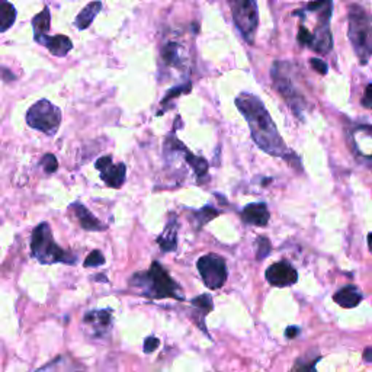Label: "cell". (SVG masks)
Instances as JSON below:
<instances>
[{
  "mask_svg": "<svg viewBox=\"0 0 372 372\" xmlns=\"http://www.w3.org/2000/svg\"><path fill=\"white\" fill-rule=\"evenodd\" d=\"M236 106L249 123L251 138L256 146L275 158H285L286 146L280 136L272 116L258 96L251 93H240L236 99Z\"/></svg>",
  "mask_w": 372,
  "mask_h": 372,
  "instance_id": "6da1fadb",
  "label": "cell"
},
{
  "mask_svg": "<svg viewBox=\"0 0 372 372\" xmlns=\"http://www.w3.org/2000/svg\"><path fill=\"white\" fill-rule=\"evenodd\" d=\"M129 285L137 288L142 297L150 299L175 298L177 301L185 299L181 294V286L171 278V275L159 262H153L149 271L133 275L129 280Z\"/></svg>",
  "mask_w": 372,
  "mask_h": 372,
  "instance_id": "7a4b0ae2",
  "label": "cell"
},
{
  "mask_svg": "<svg viewBox=\"0 0 372 372\" xmlns=\"http://www.w3.org/2000/svg\"><path fill=\"white\" fill-rule=\"evenodd\" d=\"M31 253L41 265H54V263L75 265L77 260L75 255H71L70 251L55 243L51 227L48 223H41L34 229L31 237Z\"/></svg>",
  "mask_w": 372,
  "mask_h": 372,
  "instance_id": "3957f363",
  "label": "cell"
},
{
  "mask_svg": "<svg viewBox=\"0 0 372 372\" xmlns=\"http://www.w3.org/2000/svg\"><path fill=\"white\" fill-rule=\"evenodd\" d=\"M347 37H349L354 50L362 66H367L371 53V19L368 12L359 5H352L347 12Z\"/></svg>",
  "mask_w": 372,
  "mask_h": 372,
  "instance_id": "277c9868",
  "label": "cell"
},
{
  "mask_svg": "<svg viewBox=\"0 0 372 372\" xmlns=\"http://www.w3.org/2000/svg\"><path fill=\"white\" fill-rule=\"evenodd\" d=\"M27 124L47 136H54L62 124V111L50 101L41 99L28 110Z\"/></svg>",
  "mask_w": 372,
  "mask_h": 372,
  "instance_id": "5b68a950",
  "label": "cell"
},
{
  "mask_svg": "<svg viewBox=\"0 0 372 372\" xmlns=\"http://www.w3.org/2000/svg\"><path fill=\"white\" fill-rule=\"evenodd\" d=\"M229 2L237 29L242 32L243 38L251 44L259 25L258 0H229Z\"/></svg>",
  "mask_w": 372,
  "mask_h": 372,
  "instance_id": "8992f818",
  "label": "cell"
},
{
  "mask_svg": "<svg viewBox=\"0 0 372 372\" xmlns=\"http://www.w3.org/2000/svg\"><path fill=\"white\" fill-rule=\"evenodd\" d=\"M197 268L201 275V278L203 280V284H206L210 290H220L221 286H224L227 281V265L224 258L210 253L202 256L197 262Z\"/></svg>",
  "mask_w": 372,
  "mask_h": 372,
  "instance_id": "52a82bcc",
  "label": "cell"
},
{
  "mask_svg": "<svg viewBox=\"0 0 372 372\" xmlns=\"http://www.w3.org/2000/svg\"><path fill=\"white\" fill-rule=\"evenodd\" d=\"M290 70H291V66L288 63L277 62L272 69V79H273L275 86H277V90L284 96L288 105H290L294 110V112L299 116V111L303 110V99L297 92L293 79L290 77Z\"/></svg>",
  "mask_w": 372,
  "mask_h": 372,
  "instance_id": "ba28073f",
  "label": "cell"
},
{
  "mask_svg": "<svg viewBox=\"0 0 372 372\" xmlns=\"http://www.w3.org/2000/svg\"><path fill=\"white\" fill-rule=\"evenodd\" d=\"M83 325H85L88 333L93 336V339H99L106 336L112 326V310H93L88 311L83 317Z\"/></svg>",
  "mask_w": 372,
  "mask_h": 372,
  "instance_id": "9c48e42d",
  "label": "cell"
},
{
  "mask_svg": "<svg viewBox=\"0 0 372 372\" xmlns=\"http://www.w3.org/2000/svg\"><path fill=\"white\" fill-rule=\"evenodd\" d=\"M95 166H96V169L101 172L102 181L110 188L118 189L124 185L125 175H127L124 163L114 164L111 156H103V158L98 159Z\"/></svg>",
  "mask_w": 372,
  "mask_h": 372,
  "instance_id": "30bf717a",
  "label": "cell"
},
{
  "mask_svg": "<svg viewBox=\"0 0 372 372\" xmlns=\"http://www.w3.org/2000/svg\"><path fill=\"white\" fill-rule=\"evenodd\" d=\"M265 278L272 286L285 288V286L294 285L298 281V273L293 265L282 260V262L273 263V265L268 268Z\"/></svg>",
  "mask_w": 372,
  "mask_h": 372,
  "instance_id": "8fae6325",
  "label": "cell"
},
{
  "mask_svg": "<svg viewBox=\"0 0 372 372\" xmlns=\"http://www.w3.org/2000/svg\"><path fill=\"white\" fill-rule=\"evenodd\" d=\"M70 210H71V212L75 214V217L77 219V221L82 225L83 230L102 232V230L106 229V227L98 219H96L95 215L85 206H83V203H80V202L71 203Z\"/></svg>",
  "mask_w": 372,
  "mask_h": 372,
  "instance_id": "7c38bea8",
  "label": "cell"
},
{
  "mask_svg": "<svg viewBox=\"0 0 372 372\" xmlns=\"http://www.w3.org/2000/svg\"><path fill=\"white\" fill-rule=\"evenodd\" d=\"M35 41L38 44H42L48 51L57 57H64L71 48H73L71 40L66 37V35H54V37H50V35H41V37L35 38Z\"/></svg>",
  "mask_w": 372,
  "mask_h": 372,
  "instance_id": "4fadbf2b",
  "label": "cell"
},
{
  "mask_svg": "<svg viewBox=\"0 0 372 372\" xmlns=\"http://www.w3.org/2000/svg\"><path fill=\"white\" fill-rule=\"evenodd\" d=\"M269 210L266 203L259 202V203H249L247 207L242 211V220L246 224L258 225V227H265L269 223Z\"/></svg>",
  "mask_w": 372,
  "mask_h": 372,
  "instance_id": "5bb4252c",
  "label": "cell"
},
{
  "mask_svg": "<svg viewBox=\"0 0 372 372\" xmlns=\"http://www.w3.org/2000/svg\"><path fill=\"white\" fill-rule=\"evenodd\" d=\"M362 298H364V295L355 285L343 286L342 290H339L333 295L334 303L339 304L343 308H354V307L359 306V303L362 301Z\"/></svg>",
  "mask_w": 372,
  "mask_h": 372,
  "instance_id": "9a60e30c",
  "label": "cell"
},
{
  "mask_svg": "<svg viewBox=\"0 0 372 372\" xmlns=\"http://www.w3.org/2000/svg\"><path fill=\"white\" fill-rule=\"evenodd\" d=\"M158 243L163 251H175L177 247V221L171 220L169 224L166 225L164 232L159 236Z\"/></svg>",
  "mask_w": 372,
  "mask_h": 372,
  "instance_id": "2e32d148",
  "label": "cell"
},
{
  "mask_svg": "<svg viewBox=\"0 0 372 372\" xmlns=\"http://www.w3.org/2000/svg\"><path fill=\"white\" fill-rule=\"evenodd\" d=\"M192 307H194V314H198L199 316V320L197 321L198 323V326L207 333L206 327H203V325H206V323H203V319H206L207 314H210V311L212 310V297L210 294H203V295H199L197 298H194L190 301Z\"/></svg>",
  "mask_w": 372,
  "mask_h": 372,
  "instance_id": "e0dca14e",
  "label": "cell"
},
{
  "mask_svg": "<svg viewBox=\"0 0 372 372\" xmlns=\"http://www.w3.org/2000/svg\"><path fill=\"white\" fill-rule=\"evenodd\" d=\"M102 10V2H92L89 3L85 9H83L80 14L77 15L76 21H75V25L79 28V29H88L90 27V23L93 22V19L98 16L99 12Z\"/></svg>",
  "mask_w": 372,
  "mask_h": 372,
  "instance_id": "ac0fdd59",
  "label": "cell"
},
{
  "mask_svg": "<svg viewBox=\"0 0 372 372\" xmlns=\"http://www.w3.org/2000/svg\"><path fill=\"white\" fill-rule=\"evenodd\" d=\"M16 21V9L8 0H0V32L12 28Z\"/></svg>",
  "mask_w": 372,
  "mask_h": 372,
  "instance_id": "d6986e66",
  "label": "cell"
},
{
  "mask_svg": "<svg viewBox=\"0 0 372 372\" xmlns=\"http://www.w3.org/2000/svg\"><path fill=\"white\" fill-rule=\"evenodd\" d=\"M51 27V15H50V9L44 8L38 15H35L32 19V28H34V35L35 38L41 37V35H47V32L50 31Z\"/></svg>",
  "mask_w": 372,
  "mask_h": 372,
  "instance_id": "ffe728a7",
  "label": "cell"
},
{
  "mask_svg": "<svg viewBox=\"0 0 372 372\" xmlns=\"http://www.w3.org/2000/svg\"><path fill=\"white\" fill-rule=\"evenodd\" d=\"M177 146H179V150H181V151L184 153L185 159H186V162L189 163V166L192 167V169L195 171L197 176H198V177H206V176H207V172H208V163H207L206 160H203V159L197 158V156L192 154L188 149H185V146H184V144H182L181 141L177 142Z\"/></svg>",
  "mask_w": 372,
  "mask_h": 372,
  "instance_id": "44dd1931",
  "label": "cell"
},
{
  "mask_svg": "<svg viewBox=\"0 0 372 372\" xmlns=\"http://www.w3.org/2000/svg\"><path fill=\"white\" fill-rule=\"evenodd\" d=\"M219 215V211L217 210H214L212 207H206V208H202L201 211L197 212L195 215V219H197V223L195 225L198 227V229H201V227L203 224H207L210 220L215 219Z\"/></svg>",
  "mask_w": 372,
  "mask_h": 372,
  "instance_id": "7402d4cb",
  "label": "cell"
},
{
  "mask_svg": "<svg viewBox=\"0 0 372 372\" xmlns=\"http://www.w3.org/2000/svg\"><path fill=\"white\" fill-rule=\"evenodd\" d=\"M319 359H311V361H306V359H298L295 362L294 368L291 372H316V364L319 362Z\"/></svg>",
  "mask_w": 372,
  "mask_h": 372,
  "instance_id": "603a6c76",
  "label": "cell"
},
{
  "mask_svg": "<svg viewBox=\"0 0 372 372\" xmlns=\"http://www.w3.org/2000/svg\"><path fill=\"white\" fill-rule=\"evenodd\" d=\"M103 263H105L103 255L101 253L99 250H93V251H90L89 256L86 258L85 266L86 268H98V266H102Z\"/></svg>",
  "mask_w": 372,
  "mask_h": 372,
  "instance_id": "cb8c5ba5",
  "label": "cell"
},
{
  "mask_svg": "<svg viewBox=\"0 0 372 372\" xmlns=\"http://www.w3.org/2000/svg\"><path fill=\"white\" fill-rule=\"evenodd\" d=\"M272 250V246H271V242L266 238V237H259L258 238V259L262 260L265 259Z\"/></svg>",
  "mask_w": 372,
  "mask_h": 372,
  "instance_id": "d4e9b609",
  "label": "cell"
},
{
  "mask_svg": "<svg viewBox=\"0 0 372 372\" xmlns=\"http://www.w3.org/2000/svg\"><path fill=\"white\" fill-rule=\"evenodd\" d=\"M41 164L47 173H54L58 169V162L54 154H45L41 160Z\"/></svg>",
  "mask_w": 372,
  "mask_h": 372,
  "instance_id": "484cf974",
  "label": "cell"
},
{
  "mask_svg": "<svg viewBox=\"0 0 372 372\" xmlns=\"http://www.w3.org/2000/svg\"><path fill=\"white\" fill-rule=\"evenodd\" d=\"M311 41H313V35H311V32L306 27H299V31H298V42H299V45L310 47Z\"/></svg>",
  "mask_w": 372,
  "mask_h": 372,
  "instance_id": "4316f807",
  "label": "cell"
},
{
  "mask_svg": "<svg viewBox=\"0 0 372 372\" xmlns=\"http://www.w3.org/2000/svg\"><path fill=\"white\" fill-rule=\"evenodd\" d=\"M310 63H311V67H313L317 71V73H320L323 76L327 75L329 67H327V64L325 62H323V60H320V58H311Z\"/></svg>",
  "mask_w": 372,
  "mask_h": 372,
  "instance_id": "83f0119b",
  "label": "cell"
},
{
  "mask_svg": "<svg viewBox=\"0 0 372 372\" xmlns=\"http://www.w3.org/2000/svg\"><path fill=\"white\" fill-rule=\"evenodd\" d=\"M159 345H160V340L158 338H154V336H149V338L144 340V352L151 354L158 349Z\"/></svg>",
  "mask_w": 372,
  "mask_h": 372,
  "instance_id": "f1b7e54d",
  "label": "cell"
},
{
  "mask_svg": "<svg viewBox=\"0 0 372 372\" xmlns=\"http://www.w3.org/2000/svg\"><path fill=\"white\" fill-rule=\"evenodd\" d=\"M298 334H299V329L297 326H290L285 330V336L288 339H295Z\"/></svg>",
  "mask_w": 372,
  "mask_h": 372,
  "instance_id": "f546056e",
  "label": "cell"
},
{
  "mask_svg": "<svg viewBox=\"0 0 372 372\" xmlns=\"http://www.w3.org/2000/svg\"><path fill=\"white\" fill-rule=\"evenodd\" d=\"M0 76H2V79H3L5 82H12V80H15V79H16V77L14 76V73H12V71L8 70V69H0Z\"/></svg>",
  "mask_w": 372,
  "mask_h": 372,
  "instance_id": "4dcf8cb0",
  "label": "cell"
},
{
  "mask_svg": "<svg viewBox=\"0 0 372 372\" xmlns=\"http://www.w3.org/2000/svg\"><path fill=\"white\" fill-rule=\"evenodd\" d=\"M371 90H372V85H369L365 88V95H364V106L365 108H371Z\"/></svg>",
  "mask_w": 372,
  "mask_h": 372,
  "instance_id": "1f68e13d",
  "label": "cell"
},
{
  "mask_svg": "<svg viewBox=\"0 0 372 372\" xmlns=\"http://www.w3.org/2000/svg\"><path fill=\"white\" fill-rule=\"evenodd\" d=\"M371 351H372V349L368 346L367 349H365V352H364V359H365V362H368V364L372 361V359H371Z\"/></svg>",
  "mask_w": 372,
  "mask_h": 372,
  "instance_id": "d6a6232c",
  "label": "cell"
}]
</instances>
